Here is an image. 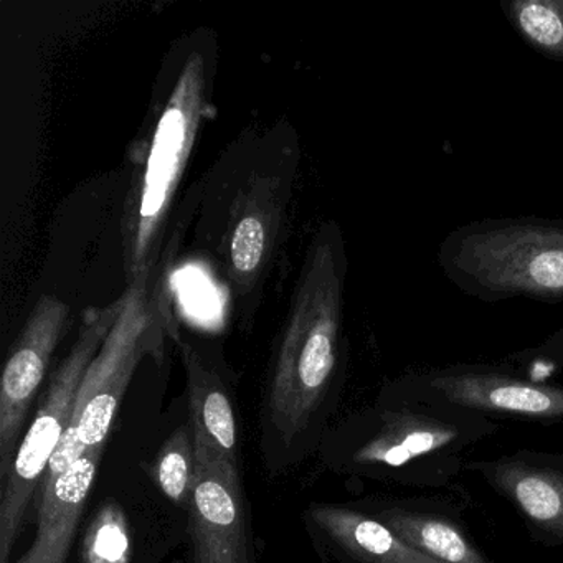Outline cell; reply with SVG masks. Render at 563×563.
<instances>
[{"instance_id": "1", "label": "cell", "mask_w": 563, "mask_h": 563, "mask_svg": "<svg viewBox=\"0 0 563 563\" xmlns=\"http://www.w3.org/2000/svg\"><path fill=\"white\" fill-rule=\"evenodd\" d=\"M345 275L341 230L335 223H325L302 265L269 385V410L286 440L305 430L334 377Z\"/></svg>"}, {"instance_id": "2", "label": "cell", "mask_w": 563, "mask_h": 563, "mask_svg": "<svg viewBox=\"0 0 563 563\" xmlns=\"http://www.w3.org/2000/svg\"><path fill=\"white\" fill-rule=\"evenodd\" d=\"M438 266L454 288L486 305L516 298L563 305V220L464 223L441 240Z\"/></svg>"}, {"instance_id": "3", "label": "cell", "mask_w": 563, "mask_h": 563, "mask_svg": "<svg viewBox=\"0 0 563 563\" xmlns=\"http://www.w3.org/2000/svg\"><path fill=\"white\" fill-rule=\"evenodd\" d=\"M206 108V62L187 58L147 144L143 169L131 184L121 219L124 272L133 282L154 269L164 225L186 173Z\"/></svg>"}, {"instance_id": "4", "label": "cell", "mask_w": 563, "mask_h": 563, "mask_svg": "<svg viewBox=\"0 0 563 563\" xmlns=\"http://www.w3.org/2000/svg\"><path fill=\"white\" fill-rule=\"evenodd\" d=\"M494 431L496 424L474 411L388 397L352 461L401 484L441 486L460 473L461 453Z\"/></svg>"}, {"instance_id": "5", "label": "cell", "mask_w": 563, "mask_h": 563, "mask_svg": "<svg viewBox=\"0 0 563 563\" xmlns=\"http://www.w3.org/2000/svg\"><path fill=\"white\" fill-rule=\"evenodd\" d=\"M151 279L153 269L134 278L121 295L120 316L85 372L70 427L52 457L45 479H57L88 450L107 443L118 408L150 349L156 324Z\"/></svg>"}, {"instance_id": "6", "label": "cell", "mask_w": 563, "mask_h": 563, "mask_svg": "<svg viewBox=\"0 0 563 563\" xmlns=\"http://www.w3.org/2000/svg\"><path fill=\"white\" fill-rule=\"evenodd\" d=\"M120 311L121 298L107 308L87 312L77 342L52 377L37 415L15 451L11 471L0 481V563L11 562L29 504L44 483L52 457L70 427L85 372L107 341Z\"/></svg>"}, {"instance_id": "7", "label": "cell", "mask_w": 563, "mask_h": 563, "mask_svg": "<svg viewBox=\"0 0 563 563\" xmlns=\"http://www.w3.org/2000/svg\"><path fill=\"white\" fill-rule=\"evenodd\" d=\"M388 397L519 420L563 421V387L527 380L493 365L457 364L411 372L390 385Z\"/></svg>"}, {"instance_id": "8", "label": "cell", "mask_w": 563, "mask_h": 563, "mask_svg": "<svg viewBox=\"0 0 563 563\" xmlns=\"http://www.w3.org/2000/svg\"><path fill=\"white\" fill-rule=\"evenodd\" d=\"M286 192L276 173H255L230 207L222 240L223 273L239 305L252 311V298L265 282L278 246Z\"/></svg>"}, {"instance_id": "9", "label": "cell", "mask_w": 563, "mask_h": 563, "mask_svg": "<svg viewBox=\"0 0 563 563\" xmlns=\"http://www.w3.org/2000/svg\"><path fill=\"white\" fill-rule=\"evenodd\" d=\"M70 306L57 296L38 299L12 345L0 380V481L14 463L29 408L65 334Z\"/></svg>"}, {"instance_id": "10", "label": "cell", "mask_w": 563, "mask_h": 563, "mask_svg": "<svg viewBox=\"0 0 563 563\" xmlns=\"http://www.w3.org/2000/svg\"><path fill=\"white\" fill-rule=\"evenodd\" d=\"M194 563H252L240 474L196 446L189 499Z\"/></svg>"}, {"instance_id": "11", "label": "cell", "mask_w": 563, "mask_h": 563, "mask_svg": "<svg viewBox=\"0 0 563 563\" xmlns=\"http://www.w3.org/2000/svg\"><path fill=\"white\" fill-rule=\"evenodd\" d=\"M467 467L516 507L537 542L563 545V454L520 450Z\"/></svg>"}, {"instance_id": "12", "label": "cell", "mask_w": 563, "mask_h": 563, "mask_svg": "<svg viewBox=\"0 0 563 563\" xmlns=\"http://www.w3.org/2000/svg\"><path fill=\"white\" fill-rule=\"evenodd\" d=\"M104 448L107 444L88 450L57 479H44L34 543L14 563H67Z\"/></svg>"}, {"instance_id": "13", "label": "cell", "mask_w": 563, "mask_h": 563, "mask_svg": "<svg viewBox=\"0 0 563 563\" xmlns=\"http://www.w3.org/2000/svg\"><path fill=\"white\" fill-rule=\"evenodd\" d=\"M170 335L186 367L194 444L206 448L217 460L239 473L235 411L225 385L203 362L196 347L183 338L179 329H170Z\"/></svg>"}, {"instance_id": "14", "label": "cell", "mask_w": 563, "mask_h": 563, "mask_svg": "<svg viewBox=\"0 0 563 563\" xmlns=\"http://www.w3.org/2000/svg\"><path fill=\"white\" fill-rule=\"evenodd\" d=\"M309 514L316 526L358 563H440L405 543L371 514L331 504L311 506Z\"/></svg>"}, {"instance_id": "15", "label": "cell", "mask_w": 563, "mask_h": 563, "mask_svg": "<svg viewBox=\"0 0 563 563\" xmlns=\"http://www.w3.org/2000/svg\"><path fill=\"white\" fill-rule=\"evenodd\" d=\"M388 529L405 543L440 563H493L481 552L460 523L433 510L405 503H387L374 509Z\"/></svg>"}, {"instance_id": "16", "label": "cell", "mask_w": 563, "mask_h": 563, "mask_svg": "<svg viewBox=\"0 0 563 563\" xmlns=\"http://www.w3.org/2000/svg\"><path fill=\"white\" fill-rule=\"evenodd\" d=\"M499 5L523 44L563 65V0H500Z\"/></svg>"}, {"instance_id": "17", "label": "cell", "mask_w": 563, "mask_h": 563, "mask_svg": "<svg viewBox=\"0 0 563 563\" xmlns=\"http://www.w3.org/2000/svg\"><path fill=\"white\" fill-rule=\"evenodd\" d=\"M154 481L167 499L189 503L196 477V444L190 428L180 427L167 438L153 467Z\"/></svg>"}, {"instance_id": "18", "label": "cell", "mask_w": 563, "mask_h": 563, "mask_svg": "<svg viewBox=\"0 0 563 563\" xmlns=\"http://www.w3.org/2000/svg\"><path fill=\"white\" fill-rule=\"evenodd\" d=\"M130 527L121 507H101L84 542L85 563H131Z\"/></svg>"}, {"instance_id": "19", "label": "cell", "mask_w": 563, "mask_h": 563, "mask_svg": "<svg viewBox=\"0 0 563 563\" xmlns=\"http://www.w3.org/2000/svg\"><path fill=\"white\" fill-rule=\"evenodd\" d=\"M510 361L540 362V364L563 368V325L537 347L510 355Z\"/></svg>"}]
</instances>
